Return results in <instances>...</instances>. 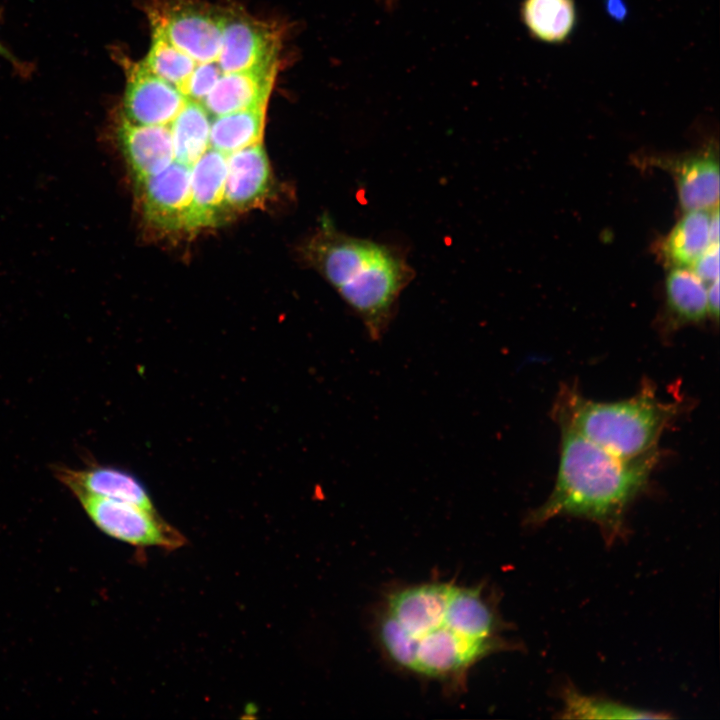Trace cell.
Returning <instances> with one entry per match:
<instances>
[{"instance_id": "obj_6", "label": "cell", "mask_w": 720, "mask_h": 720, "mask_svg": "<svg viewBox=\"0 0 720 720\" xmlns=\"http://www.w3.org/2000/svg\"><path fill=\"white\" fill-rule=\"evenodd\" d=\"M90 520L106 535L134 546L175 549L184 538L159 520L155 512L139 506L100 497H79Z\"/></svg>"}, {"instance_id": "obj_18", "label": "cell", "mask_w": 720, "mask_h": 720, "mask_svg": "<svg viewBox=\"0 0 720 720\" xmlns=\"http://www.w3.org/2000/svg\"><path fill=\"white\" fill-rule=\"evenodd\" d=\"M520 12L528 32L550 44L566 41L577 23L574 0H523Z\"/></svg>"}, {"instance_id": "obj_22", "label": "cell", "mask_w": 720, "mask_h": 720, "mask_svg": "<svg viewBox=\"0 0 720 720\" xmlns=\"http://www.w3.org/2000/svg\"><path fill=\"white\" fill-rule=\"evenodd\" d=\"M565 718L579 719H650L665 718L664 714L639 710L603 699L584 696L568 689L564 694Z\"/></svg>"}, {"instance_id": "obj_17", "label": "cell", "mask_w": 720, "mask_h": 720, "mask_svg": "<svg viewBox=\"0 0 720 720\" xmlns=\"http://www.w3.org/2000/svg\"><path fill=\"white\" fill-rule=\"evenodd\" d=\"M665 295L672 328L696 324L709 316L707 286L688 268H671L665 280Z\"/></svg>"}, {"instance_id": "obj_11", "label": "cell", "mask_w": 720, "mask_h": 720, "mask_svg": "<svg viewBox=\"0 0 720 720\" xmlns=\"http://www.w3.org/2000/svg\"><path fill=\"white\" fill-rule=\"evenodd\" d=\"M115 134L135 180L153 176L175 161L169 125H139L120 114Z\"/></svg>"}, {"instance_id": "obj_26", "label": "cell", "mask_w": 720, "mask_h": 720, "mask_svg": "<svg viewBox=\"0 0 720 720\" xmlns=\"http://www.w3.org/2000/svg\"><path fill=\"white\" fill-rule=\"evenodd\" d=\"M707 287L708 313L714 320L719 314V279L714 280Z\"/></svg>"}, {"instance_id": "obj_19", "label": "cell", "mask_w": 720, "mask_h": 720, "mask_svg": "<svg viewBox=\"0 0 720 720\" xmlns=\"http://www.w3.org/2000/svg\"><path fill=\"white\" fill-rule=\"evenodd\" d=\"M266 107L215 116L209 146L225 155L262 143Z\"/></svg>"}, {"instance_id": "obj_14", "label": "cell", "mask_w": 720, "mask_h": 720, "mask_svg": "<svg viewBox=\"0 0 720 720\" xmlns=\"http://www.w3.org/2000/svg\"><path fill=\"white\" fill-rule=\"evenodd\" d=\"M226 155L208 148L191 166V205L186 231L213 226L224 212Z\"/></svg>"}, {"instance_id": "obj_9", "label": "cell", "mask_w": 720, "mask_h": 720, "mask_svg": "<svg viewBox=\"0 0 720 720\" xmlns=\"http://www.w3.org/2000/svg\"><path fill=\"white\" fill-rule=\"evenodd\" d=\"M191 167L174 161L161 172L136 180L145 219L168 232L186 231L191 205Z\"/></svg>"}, {"instance_id": "obj_3", "label": "cell", "mask_w": 720, "mask_h": 720, "mask_svg": "<svg viewBox=\"0 0 720 720\" xmlns=\"http://www.w3.org/2000/svg\"><path fill=\"white\" fill-rule=\"evenodd\" d=\"M303 256L362 321L368 336L388 329L415 271L400 247L348 235L328 217L303 248Z\"/></svg>"}, {"instance_id": "obj_12", "label": "cell", "mask_w": 720, "mask_h": 720, "mask_svg": "<svg viewBox=\"0 0 720 720\" xmlns=\"http://www.w3.org/2000/svg\"><path fill=\"white\" fill-rule=\"evenodd\" d=\"M54 472L57 479L77 498H108L155 512L144 486L135 477L120 469L96 465L83 469L59 466L55 467Z\"/></svg>"}, {"instance_id": "obj_5", "label": "cell", "mask_w": 720, "mask_h": 720, "mask_svg": "<svg viewBox=\"0 0 720 720\" xmlns=\"http://www.w3.org/2000/svg\"><path fill=\"white\" fill-rule=\"evenodd\" d=\"M149 18L154 30L196 63L217 61L223 11L195 0H165L150 8Z\"/></svg>"}, {"instance_id": "obj_21", "label": "cell", "mask_w": 720, "mask_h": 720, "mask_svg": "<svg viewBox=\"0 0 720 720\" xmlns=\"http://www.w3.org/2000/svg\"><path fill=\"white\" fill-rule=\"evenodd\" d=\"M143 63L151 72L180 91L197 64L154 29L151 47Z\"/></svg>"}, {"instance_id": "obj_1", "label": "cell", "mask_w": 720, "mask_h": 720, "mask_svg": "<svg viewBox=\"0 0 720 720\" xmlns=\"http://www.w3.org/2000/svg\"><path fill=\"white\" fill-rule=\"evenodd\" d=\"M503 630L484 587L454 581L392 588L374 620L378 647L394 667L449 691L463 690L472 668L505 648Z\"/></svg>"}, {"instance_id": "obj_2", "label": "cell", "mask_w": 720, "mask_h": 720, "mask_svg": "<svg viewBox=\"0 0 720 720\" xmlns=\"http://www.w3.org/2000/svg\"><path fill=\"white\" fill-rule=\"evenodd\" d=\"M659 458L656 449L623 459L573 431L561 429L554 488L527 521L540 525L557 516L581 517L596 523L606 540L613 541L624 535L626 511L646 489Z\"/></svg>"}, {"instance_id": "obj_27", "label": "cell", "mask_w": 720, "mask_h": 720, "mask_svg": "<svg viewBox=\"0 0 720 720\" xmlns=\"http://www.w3.org/2000/svg\"><path fill=\"white\" fill-rule=\"evenodd\" d=\"M709 238H710V243H718L719 242V209H718V206H716L710 210Z\"/></svg>"}, {"instance_id": "obj_13", "label": "cell", "mask_w": 720, "mask_h": 720, "mask_svg": "<svg viewBox=\"0 0 720 720\" xmlns=\"http://www.w3.org/2000/svg\"><path fill=\"white\" fill-rule=\"evenodd\" d=\"M278 63L249 70L223 73L201 104L215 116L244 109L266 107L273 89Z\"/></svg>"}, {"instance_id": "obj_8", "label": "cell", "mask_w": 720, "mask_h": 720, "mask_svg": "<svg viewBox=\"0 0 720 720\" xmlns=\"http://www.w3.org/2000/svg\"><path fill=\"white\" fill-rule=\"evenodd\" d=\"M126 87L121 115L139 125H170L187 102L174 85L143 63L125 59Z\"/></svg>"}, {"instance_id": "obj_23", "label": "cell", "mask_w": 720, "mask_h": 720, "mask_svg": "<svg viewBox=\"0 0 720 720\" xmlns=\"http://www.w3.org/2000/svg\"><path fill=\"white\" fill-rule=\"evenodd\" d=\"M223 73L217 61L197 63L181 92L187 99L201 103Z\"/></svg>"}, {"instance_id": "obj_16", "label": "cell", "mask_w": 720, "mask_h": 720, "mask_svg": "<svg viewBox=\"0 0 720 720\" xmlns=\"http://www.w3.org/2000/svg\"><path fill=\"white\" fill-rule=\"evenodd\" d=\"M708 210L686 211L658 246L664 264L688 268L710 244Z\"/></svg>"}, {"instance_id": "obj_25", "label": "cell", "mask_w": 720, "mask_h": 720, "mask_svg": "<svg viewBox=\"0 0 720 720\" xmlns=\"http://www.w3.org/2000/svg\"><path fill=\"white\" fill-rule=\"evenodd\" d=\"M605 10L615 21L622 22L628 16V7L624 0H604Z\"/></svg>"}, {"instance_id": "obj_20", "label": "cell", "mask_w": 720, "mask_h": 720, "mask_svg": "<svg viewBox=\"0 0 720 720\" xmlns=\"http://www.w3.org/2000/svg\"><path fill=\"white\" fill-rule=\"evenodd\" d=\"M210 124L204 106L188 99L169 125L176 162L191 167L206 152L210 147Z\"/></svg>"}, {"instance_id": "obj_24", "label": "cell", "mask_w": 720, "mask_h": 720, "mask_svg": "<svg viewBox=\"0 0 720 720\" xmlns=\"http://www.w3.org/2000/svg\"><path fill=\"white\" fill-rule=\"evenodd\" d=\"M691 266L692 271L706 284L719 279V242L710 243Z\"/></svg>"}, {"instance_id": "obj_15", "label": "cell", "mask_w": 720, "mask_h": 720, "mask_svg": "<svg viewBox=\"0 0 720 720\" xmlns=\"http://www.w3.org/2000/svg\"><path fill=\"white\" fill-rule=\"evenodd\" d=\"M225 210L256 206L269 191L271 169L262 143L226 155Z\"/></svg>"}, {"instance_id": "obj_10", "label": "cell", "mask_w": 720, "mask_h": 720, "mask_svg": "<svg viewBox=\"0 0 720 720\" xmlns=\"http://www.w3.org/2000/svg\"><path fill=\"white\" fill-rule=\"evenodd\" d=\"M673 176L681 208L711 210L719 200V162L711 148L680 157L650 160Z\"/></svg>"}, {"instance_id": "obj_28", "label": "cell", "mask_w": 720, "mask_h": 720, "mask_svg": "<svg viewBox=\"0 0 720 720\" xmlns=\"http://www.w3.org/2000/svg\"><path fill=\"white\" fill-rule=\"evenodd\" d=\"M0 56L8 60L15 67L19 68L23 64L17 59V57L0 41Z\"/></svg>"}, {"instance_id": "obj_7", "label": "cell", "mask_w": 720, "mask_h": 720, "mask_svg": "<svg viewBox=\"0 0 720 720\" xmlns=\"http://www.w3.org/2000/svg\"><path fill=\"white\" fill-rule=\"evenodd\" d=\"M281 32L240 9L223 10L222 39L217 63L224 73L278 63Z\"/></svg>"}, {"instance_id": "obj_4", "label": "cell", "mask_w": 720, "mask_h": 720, "mask_svg": "<svg viewBox=\"0 0 720 720\" xmlns=\"http://www.w3.org/2000/svg\"><path fill=\"white\" fill-rule=\"evenodd\" d=\"M681 405L663 401L646 380L632 397L599 402L575 386L562 385L553 406L560 429L573 431L611 454L632 459L658 449L663 432L680 414Z\"/></svg>"}]
</instances>
